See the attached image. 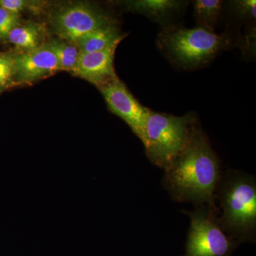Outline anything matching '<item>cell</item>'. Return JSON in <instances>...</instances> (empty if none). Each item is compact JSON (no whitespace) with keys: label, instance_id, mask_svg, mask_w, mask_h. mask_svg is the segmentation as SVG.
I'll use <instances>...</instances> for the list:
<instances>
[{"label":"cell","instance_id":"2e32d148","mask_svg":"<svg viewBox=\"0 0 256 256\" xmlns=\"http://www.w3.org/2000/svg\"><path fill=\"white\" fill-rule=\"evenodd\" d=\"M20 15L0 8V38H8L10 32L18 26Z\"/></svg>","mask_w":256,"mask_h":256},{"label":"cell","instance_id":"7c38bea8","mask_svg":"<svg viewBox=\"0 0 256 256\" xmlns=\"http://www.w3.org/2000/svg\"><path fill=\"white\" fill-rule=\"evenodd\" d=\"M194 16L197 26L214 31L222 14L223 1L195 0L193 2Z\"/></svg>","mask_w":256,"mask_h":256},{"label":"cell","instance_id":"5b68a950","mask_svg":"<svg viewBox=\"0 0 256 256\" xmlns=\"http://www.w3.org/2000/svg\"><path fill=\"white\" fill-rule=\"evenodd\" d=\"M183 212L190 218L184 256H228L238 242L220 227L218 206L204 205Z\"/></svg>","mask_w":256,"mask_h":256},{"label":"cell","instance_id":"6da1fadb","mask_svg":"<svg viewBox=\"0 0 256 256\" xmlns=\"http://www.w3.org/2000/svg\"><path fill=\"white\" fill-rule=\"evenodd\" d=\"M222 176L220 160L196 124L183 150L164 170L162 185L175 202L216 206Z\"/></svg>","mask_w":256,"mask_h":256},{"label":"cell","instance_id":"4fadbf2b","mask_svg":"<svg viewBox=\"0 0 256 256\" xmlns=\"http://www.w3.org/2000/svg\"><path fill=\"white\" fill-rule=\"evenodd\" d=\"M41 38V28L34 24H28L15 28L8 38L15 46L26 52L40 46Z\"/></svg>","mask_w":256,"mask_h":256},{"label":"cell","instance_id":"e0dca14e","mask_svg":"<svg viewBox=\"0 0 256 256\" xmlns=\"http://www.w3.org/2000/svg\"><path fill=\"white\" fill-rule=\"evenodd\" d=\"M40 3L36 2L24 1V0H0V8L20 14L25 10L40 9Z\"/></svg>","mask_w":256,"mask_h":256},{"label":"cell","instance_id":"ac0fdd59","mask_svg":"<svg viewBox=\"0 0 256 256\" xmlns=\"http://www.w3.org/2000/svg\"><path fill=\"white\" fill-rule=\"evenodd\" d=\"M234 11L239 18L246 20H255L256 0H239L232 2Z\"/></svg>","mask_w":256,"mask_h":256},{"label":"cell","instance_id":"5bb4252c","mask_svg":"<svg viewBox=\"0 0 256 256\" xmlns=\"http://www.w3.org/2000/svg\"><path fill=\"white\" fill-rule=\"evenodd\" d=\"M47 45L56 57L60 70L72 72L80 54L78 48L60 38L52 40Z\"/></svg>","mask_w":256,"mask_h":256},{"label":"cell","instance_id":"30bf717a","mask_svg":"<svg viewBox=\"0 0 256 256\" xmlns=\"http://www.w3.org/2000/svg\"><path fill=\"white\" fill-rule=\"evenodd\" d=\"M186 2L173 0H138L124 3L128 10L159 22H164L184 8Z\"/></svg>","mask_w":256,"mask_h":256},{"label":"cell","instance_id":"8992f818","mask_svg":"<svg viewBox=\"0 0 256 256\" xmlns=\"http://www.w3.org/2000/svg\"><path fill=\"white\" fill-rule=\"evenodd\" d=\"M53 28L60 40L75 42L84 35L114 25L107 14L87 4H75L60 10L54 16Z\"/></svg>","mask_w":256,"mask_h":256},{"label":"cell","instance_id":"9a60e30c","mask_svg":"<svg viewBox=\"0 0 256 256\" xmlns=\"http://www.w3.org/2000/svg\"><path fill=\"white\" fill-rule=\"evenodd\" d=\"M14 77V57L0 54V89L8 87Z\"/></svg>","mask_w":256,"mask_h":256},{"label":"cell","instance_id":"ba28073f","mask_svg":"<svg viewBox=\"0 0 256 256\" xmlns=\"http://www.w3.org/2000/svg\"><path fill=\"white\" fill-rule=\"evenodd\" d=\"M118 44H114L100 52L80 53L72 73L98 88L117 78L114 62Z\"/></svg>","mask_w":256,"mask_h":256},{"label":"cell","instance_id":"52a82bcc","mask_svg":"<svg viewBox=\"0 0 256 256\" xmlns=\"http://www.w3.org/2000/svg\"><path fill=\"white\" fill-rule=\"evenodd\" d=\"M99 89L111 112L124 120L142 141L150 110L143 106L118 78Z\"/></svg>","mask_w":256,"mask_h":256},{"label":"cell","instance_id":"7a4b0ae2","mask_svg":"<svg viewBox=\"0 0 256 256\" xmlns=\"http://www.w3.org/2000/svg\"><path fill=\"white\" fill-rule=\"evenodd\" d=\"M215 198L220 203L218 220L224 232L237 242L255 240V176L240 170L222 173Z\"/></svg>","mask_w":256,"mask_h":256},{"label":"cell","instance_id":"9c48e42d","mask_svg":"<svg viewBox=\"0 0 256 256\" xmlns=\"http://www.w3.org/2000/svg\"><path fill=\"white\" fill-rule=\"evenodd\" d=\"M14 68L15 77L22 82H34L60 70L56 57L47 44L15 56Z\"/></svg>","mask_w":256,"mask_h":256},{"label":"cell","instance_id":"3957f363","mask_svg":"<svg viewBox=\"0 0 256 256\" xmlns=\"http://www.w3.org/2000/svg\"><path fill=\"white\" fill-rule=\"evenodd\" d=\"M158 44L174 65L194 69L206 65L229 48L232 38L203 26L192 28L170 26L161 32Z\"/></svg>","mask_w":256,"mask_h":256},{"label":"cell","instance_id":"8fae6325","mask_svg":"<svg viewBox=\"0 0 256 256\" xmlns=\"http://www.w3.org/2000/svg\"><path fill=\"white\" fill-rule=\"evenodd\" d=\"M124 38V35L114 24L90 32L74 43L80 53H92L106 50L114 44H120Z\"/></svg>","mask_w":256,"mask_h":256},{"label":"cell","instance_id":"277c9868","mask_svg":"<svg viewBox=\"0 0 256 256\" xmlns=\"http://www.w3.org/2000/svg\"><path fill=\"white\" fill-rule=\"evenodd\" d=\"M196 124L192 112L176 116L150 110L142 140L150 161L166 170L186 146Z\"/></svg>","mask_w":256,"mask_h":256}]
</instances>
